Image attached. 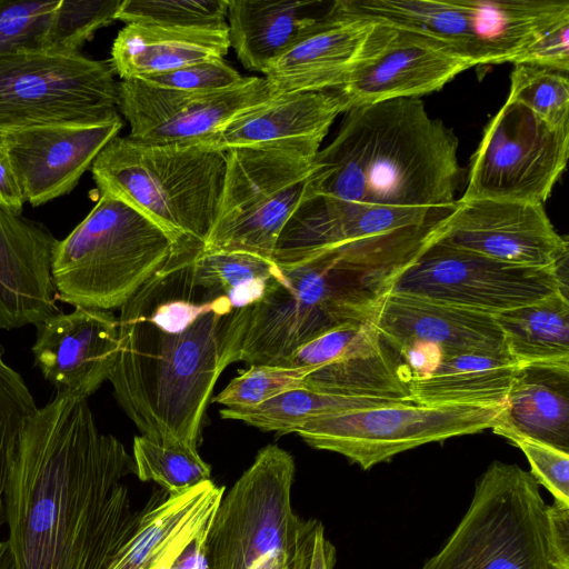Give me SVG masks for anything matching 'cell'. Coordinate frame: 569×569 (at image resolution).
<instances>
[{
    "label": "cell",
    "instance_id": "9a60e30c",
    "mask_svg": "<svg viewBox=\"0 0 569 569\" xmlns=\"http://www.w3.org/2000/svg\"><path fill=\"white\" fill-rule=\"evenodd\" d=\"M395 33L391 26L332 1L317 29L269 68L270 93L338 89L376 61Z\"/></svg>",
    "mask_w": 569,
    "mask_h": 569
},
{
    "label": "cell",
    "instance_id": "c3c4849f",
    "mask_svg": "<svg viewBox=\"0 0 569 569\" xmlns=\"http://www.w3.org/2000/svg\"><path fill=\"white\" fill-rule=\"evenodd\" d=\"M290 560L283 558H273L268 560L259 569H289Z\"/></svg>",
    "mask_w": 569,
    "mask_h": 569
},
{
    "label": "cell",
    "instance_id": "4fadbf2b",
    "mask_svg": "<svg viewBox=\"0 0 569 569\" xmlns=\"http://www.w3.org/2000/svg\"><path fill=\"white\" fill-rule=\"evenodd\" d=\"M567 262L526 267L433 240L389 289L495 316L557 292L568 295Z\"/></svg>",
    "mask_w": 569,
    "mask_h": 569
},
{
    "label": "cell",
    "instance_id": "f1b7e54d",
    "mask_svg": "<svg viewBox=\"0 0 569 569\" xmlns=\"http://www.w3.org/2000/svg\"><path fill=\"white\" fill-rule=\"evenodd\" d=\"M351 12L425 34L473 61L491 64L480 39L475 0H339Z\"/></svg>",
    "mask_w": 569,
    "mask_h": 569
},
{
    "label": "cell",
    "instance_id": "74e56055",
    "mask_svg": "<svg viewBox=\"0 0 569 569\" xmlns=\"http://www.w3.org/2000/svg\"><path fill=\"white\" fill-rule=\"evenodd\" d=\"M310 368L254 365L234 377L213 401L228 409L253 408L286 391L305 386Z\"/></svg>",
    "mask_w": 569,
    "mask_h": 569
},
{
    "label": "cell",
    "instance_id": "484cf974",
    "mask_svg": "<svg viewBox=\"0 0 569 569\" xmlns=\"http://www.w3.org/2000/svg\"><path fill=\"white\" fill-rule=\"evenodd\" d=\"M332 2L229 0L230 47L248 70L267 73L284 53L311 34Z\"/></svg>",
    "mask_w": 569,
    "mask_h": 569
},
{
    "label": "cell",
    "instance_id": "6da1fadb",
    "mask_svg": "<svg viewBox=\"0 0 569 569\" xmlns=\"http://www.w3.org/2000/svg\"><path fill=\"white\" fill-rule=\"evenodd\" d=\"M132 457L88 399L57 392L29 418L4 493L17 569H107L140 519L122 479Z\"/></svg>",
    "mask_w": 569,
    "mask_h": 569
},
{
    "label": "cell",
    "instance_id": "3957f363",
    "mask_svg": "<svg viewBox=\"0 0 569 569\" xmlns=\"http://www.w3.org/2000/svg\"><path fill=\"white\" fill-rule=\"evenodd\" d=\"M458 138L419 98L345 112L313 159L306 196L446 218L457 206Z\"/></svg>",
    "mask_w": 569,
    "mask_h": 569
},
{
    "label": "cell",
    "instance_id": "44dd1931",
    "mask_svg": "<svg viewBox=\"0 0 569 569\" xmlns=\"http://www.w3.org/2000/svg\"><path fill=\"white\" fill-rule=\"evenodd\" d=\"M58 241L42 223L0 207V331L61 312L51 277Z\"/></svg>",
    "mask_w": 569,
    "mask_h": 569
},
{
    "label": "cell",
    "instance_id": "7bdbcfd3",
    "mask_svg": "<svg viewBox=\"0 0 569 569\" xmlns=\"http://www.w3.org/2000/svg\"><path fill=\"white\" fill-rule=\"evenodd\" d=\"M547 512L551 569H569V506L553 500Z\"/></svg>",
    "mask_w": 569,
    "mask_h": 569
},
{
    "label": "cell",
    "instance_id": "603a6c76",
    "mask_svg": "<svg viewBox=\"0 0 569 569\" xmlns=\"http://www.w3.org/2000/svg\"><path fill=\"white\" fill-rule=\"evenodd\" d=\"M346 103L338 89L273 96L228 121L208 144L276 147L315 158L329 128Z\"/></svg>",
    "mask_w": 569,
    "mask_h": 569
},
{
    "label": "cell",
    "instance_id": "d590c367",
    "mask_svg": "<svg viewBox=\"0 0 569 569\" xmlns=\"http://www.w3.org/2000/svg\"><path fill=\"white\" fill-rule=\"evenodd\" d=\"M229 0H123L117 20L179 29H227Z\"/></svg>",
    "mask_w": 569,
    "mask_h": 569
},
{
    "label": "cell",
    "instance_id": "f546056e",
    "mask_svg": "<svg viewBox=\"0 0 569 569\" xmlns=\"http://www.w3.org/2000/svg\"><path fill=\"white\" fill-rule=\"evenodd\" d=\"M520 365L510 356H446L428 376L410 382V397L425 405H506Z\"/></svg>",
    "mask_w": 569,
    "mask_h": 569
},
{
    "label": "cell",
    "instance_id": "cb8c5ba5",
    "mask_svg": "<svg viewBox=\"0 0 569 569\" xmlns=\"http://www.w3.org/2000/svg\"><path fill=\"white\" fill-rule=\"evenodd\" d=\"M224 490L210 479L180 493L157 492L107 569H171L208 531Z\"/></svg>",
    "mask_w": 569,
    "mask_h": 569
},
{
    "label": "cell",
    "instance_id": "d6986e66",
    "mask_svg": "<svg viewBox=\"0 0 569 569\" xmlns=\"http://www.w3.org/2000/svg\"><path fill=\"white\" fill-rule=\"evenodd\" d=\"M36 328L34 365L57 392L88 399L109 380L119 349V322L112 311L74 307Z\"/></svg>",
    "mask_w": 569,
    "mask_h": 569
},
{
    "label": "cell",
    "instance_id": "8d00e7d4",
    "mask_svg": "<svg viewBox=\"0 0 569 569\" xmlns=\"http://www.w3.org/2000/svg\"><path fill=\"white\" fill-rule=\"evenodd\" d=\"M3 355L0 343V528L6 523L4 493L20 436L38 409L23 378Z\"/></svg>",
    "mask_w": 569,
    "mask_h": 569
},
{
    "label": "cell",
    "instance_id": "ab89813d",
    "mask_svg": "<svg viewBox=\"0 0 569 569\" xmlns=\"http://www.w3.org/2000/svg\"><path fill=\"white\" fill-rule=\"evenodd\" d=\"M242 77L223 59H208L140 80L150 84L190 92H214L234 87ZM138 80V79H137Z\"/></svg>",
    "mask_w": 569,
    "mask_h": 569
},
{
    "label": "cell",
    "instance_id": "f35d334b",
    "mask_svg": "<svg viewBox=\"0 0 569 569\" xmlns=\"http://www.w3.org/2000/svg\"><path fill=\"white\" fill-rule=\"evenodd\" d=\"M518 447L530 465V473L553 497L555 501L569 506V452L545 442L517 436H503Z\"/></svg>",
    "mask_w": 569,
    "mask_h": 569
},
{
    "label": "cell",
    "instance_id": "ac0fdd59",
    "mask_svg": "<svg viewBox=\"0 0 569 569\" xmlns=\"http://www.w3.org/2000/svg\"><path fill=\"white\" fill-rule=\"evenodd\" d=\"M337 325L325 310L298 295L281 274L269 283L258 302L229 315L222 335L221 367L224 370L239 361L287 367L299 347Z\"/></svg>",
    "mask_w": 569,
    "mask_h": 569
},
{
    "label": "cell",
    "instance_id": "f6af8a7d",
    "mask_svg": "<svg viewBox=\"0 0 569 569\" xmlns=\"http://www.w3.org/2000/svg\"><path fill=\"white\" fill-rule=\"evenodd\" d=\"M24 203L9 156L0 142V207L21 214Z\"/></svg>",
    "mask_w": 569,
    "mask_h": 569
},
{
    "label": "cell",
    "instance_id": "e575fe53",
    "mask_svg": "<svg viewBox=\"0 0 569 569\" xmlns=\"http://www.w3.org/2000/svg\"><path fill=\"white\" fill-rule=\"evenodd\" d=\"M507 101L519 103L552 128H569L568 72L516 63L510 73Z\"/></svg>",
    "mask_w": 569,
    "mask_h": 569
},
{
    "label": "cell",
    "instance_id": "83f0119b",
    "mask_svg": "<svg viewBox=\"0 0 569 569\" xmlns=\"http://www.w3.org/2000/svg\"><path fill=\"white\" fill-rule=\"evenodd\" d=\"M493 432L517 435L569 452V363L520 365Z\"/></svg>",
    "mask_w": 569,
    "mask_h": 569
},
{
    "label": "cell",
    "instance_id": "836d02e7",
    "mask_svg": "<svg viewBox=\"0 0 569 569\" xmlns=\"http://www.w3.org/2000/svg\"><path fill=\"white\" fill-rule=\"evenodd\" d=\"M133 472L153 481L167 493L183 492L211 479V467L197 448L183 442H160L142 435L133 438Z\"/></svg>",
    "mask_w": 569,
    "mask_h": 569
},
{
    "label": "cell",
    "instance_id": "5bb4252c",
    "mask_svg": "<svg viewBox=\"0 0 569 569\" xmlns=\"http://www.w3.org/2000/svg\"><path fill=\"white\" fill-rule=\"evenodd\" d=\"M264 78L244 77L214 92L160 88L142 80L118 82V111L131 140L153 146L208 144L228 121L271 98Z\"/></svg>",
    "mask_w": 569,
    "mask_h": 569
},
{
    "label": "cell",
    "instance_id": "7402d4cb",
    "mask_svg": "<svg viewBox=\"0 0 569 569\" xmlns=\"http://www.w3.org/2000/svg\"><path fill=\"white\" fill-rule=\"evenodd\" d=\"M476 63L425 34L396 29L380 57L338 88L346 111L438 91Z\"/></svg>",
    "mask_w": 569,
    "mask_h": 569
},
{
    "label": "cell",
    "instance_id": "4316f807",
    "mask_svg": "<svg viewBox=\"0 0 569 569\" xmlns=\"http://www.w3.org/2000/svg\"><path fill=\"white\" fill-rule=\"evenodd\" d=\"M230 48L227 29H179L127 23L113 41L110 64L121 80L166 73L208 59H223Z\"/></svg>",
    "mask_w": 569,
    "mask_h": 569
},
{
    "label": "cell",
    "instance_id": "bcb514c9",
    "mask_svg": "<svg viewBox=\"0 0 569 569\" xmlns=\"http://www.w3.org/2000/svg\"><path fill=\"white\" fill-rule=\"evenodd\" d=\"M207 532L194 540L182 552V555L174 561L171 569H207L204 551Z\"/></svg>",
    "mask_w": 569,
    "mask_h": 569
},
{
    "label": "cell",
    "instance_id": "5b68a950",
    "mask_svg": "<svg viewBox=\"0 0 569 569\" xmlns=\"http://www.w3.org/2000/svg\"><path fill=\"white\" fill-rule=\"evenodd\" d=\"M443 219L305 196L278 239L273 260L287 267L328 254L381 293L435 240Z\"/></svg>",
    "mask_w": 569,
    "mask_h": 569
},
{
    "label": "cell",
    "instance_id": "2e32d148",
    "mask_svg": "<svg viewBox=\"0 0 569 569\" xmlns=\"http://www.w3.org/2000/svg\"><path fill=\"white\" fill-rule=\"evenodd\" d=\"M435 241L526 267L556 268L568 259V241L536 203L458 199Z\"/></svg>",
    "mask_w": 569,
    "mask_h": 569
},
{
    "label": "cell",
    "instance_id": "b9f144b4",
    "mask_svg": "<svg viewBox=\"0 0 569 569\" xmlns=\"http://www.w3.org/2000/svg\"><path fill=\"white\" fill-rule=\"evenodd\" d=\"M561 71H569V19L563 20L522 50L513 60Z\"/></svg>",
    "mask_w": 569,
    "mask_h": 569
},
{
    "label": "cell",
    "instance_id": "d4e9b609",
    "mask_svg": "<svg viewBox=\"0 0 569 569\" xmlns=\"http://www.w3.org/2000/svg\"><path fill=\"white\" fill-rule=\"evenodd\" d=\"M123 0H0V54L18 50L80 52L117 20Z\"/></svg>",
    "mask_w": 569,
    "mask_h": 569
},
{
    "label": "cell",
    "instance_id": "1f68e13d",
    "mask_svg": "<svg viewBox=\"0 0 569 569\" xmlns=\"http://www.w3.org/2000/svg\"><path fill=\"white\" fill-rule=\"evenodd\" d=\"M401 402L392 399L348 398L311 390L306 387L286 391L253 408H222L224 419L240 420L262 431L290 433L310 419L348 411L390 406Z\"/></svg>",
    "mask_w": 569,
    "mask_h": 569
},
{
    "label": "cell",
    "instance_id": "7c38bea8",
    "mask_svg": "<svg viewBox=\"0 0 569 569\" xmlns=\"http://www.w3.org/2000/svg\"><path fill=\"white\" fill-rule=\"evenodd\" d=\"M568 156L569 128H552L526 107L506 100L485 128L459 200L543 204Z\"/></svg>",
    "mask_w": 569,
    "mask_h": 569
},
{
    "label": "cell",
    "instance_id": "ffe728a7",
    "mask_svg": "<svg viewBox=\"0 0 569 569\" xmlns=\"http://www.w3.org/2000/svg\"><path fill=\"white\" fill-rule=\"evenodd\" d=\"M366 320L398 350L409 342L439 347L446 356H509L495 316L387 289L370 305Z\"/></svg>",
    "mask_w": 569,
    "mask_h": 569
},
{
    "label": "cell",
    "instance_id": "e0dca14e",
    "mask_svg": "<svg viewBox=\"0 0 569 569\" xmlns=\"http://www.w3.org/2000/svg\"><path fill=\"white\" fill-rule=\"evenodd\" d=\"M122 126L119 117L101 122L39 123L2 132L0 142L24 201L39 207L70 193Z\"/></svg>",
    "mask_w": 569,
    "mask_h": 569
},
{
    "label": "cell",
    "instance_id": "ba28073f",
    "mask_svg": "<svg viewBox=\"0 0 569 569\" xmlns=\"http://www.w3.org/2000/svg\"><path fill=\"white\" fill-rule=\"evenodd\" d=\"M293 457L277 445L260 449L223 492L206 537L207 569H259L290 560L301 520L292 509Z\"/></svg>",
    "mask_w": 569,
    "mask_h": 569
},
{
    "label": "cell",
    "instance_id": "d6a6232c",
    "mask_svg": "<svg viewBox=\"0 0 569 569\" xmlns=\"http://www.w3.org/2000/svg\"><path fill=\"white\" fill-rule=\"evenodd\" d=\"M281 274L273 260L243 251H201L193 264L194 282L226 296L233 310L258 302Z\"/></svg>",
    "mask_w": 569,
    "mask_h": 569
},
{
    "label": "cell",
    "instance_id": "7dc6e473",
    "mask_svg": "<svg viewBox=\"0 0 569 569\" xmlns=\"http://www.w3.org/2000/svg\"><path fill=\"white\" fill-rule=\"evenodd\" d=\"M0 569H17L14 556L8 541H0Z\"/></svg>",
    "mask_w": 569,
    "mask_h": 569
},
{
    "label": "cell",
    "instance_id": "8992f818",
    "mask_svg": "<svg viewBox=\"0 0 569 569\" xmlns=\"http://www.w3.org/2000/svg\"><path fill=\"white\" fill-rule=\"evenodd\" d=\"M176 243L126 202L99 199L51 261L57 298L74 307L120 309L167 261Z\"/></svg>",
    "mask_w": 569,
    "mask_h": 569
},
{
    "label": "cell",
    "instance_id": "30bf717a",
    "mask_svg": "<svg viewBox=\"0 0 569 569\" xmlns=\"http://www.w3.org/2000/svg\"><path fill=\"white\" fill-rule=\"evenodd\" d=\"M119 117L118 82L110 62L81 52L0 54V134L39 123Z\"/></svg>",
    "mask_w": 569,
    "mask_h": 569
},
{
    "label": "cell",
    "instance_id": "8fae6325",
    "mask_svg": "<svg viewBox=\"0 0 569 569\" xmlns=\"http://www.w3.org/2000/svg\"><path fill=\"white\" fill-rule=\"evenodd\" d=\"M506 405L401 402L308 420L293 432L368 470L407 450L500 425Z\"/></svg>",
    "mask_w": 569,
    "mask_h": 569
},
{
    "label": "cell",
    "instance_id": "277c9868",
    "mask_svg": "<svg viewBox=\"0 0 569 569\" xmlns=\"http://www.w3.org/2000/svg\"><path fill=\"white\" fill-rule=\"evenodd\" d=\"M226 163L227 151L210 144L153 146L117 136L98 154L91 172L99 194L141 212L176 247L203 250Z\"/></svg>",
    "mask_w": 569,
    "mask_h": 569
},
{
    "label": "cell",
    "instance_id": "ee69618b",
    "mask_svg": "<svg viewBox=\"0 0 569 569\" xmlns=\"http://www.w3.org/2000/svg\"><path fill=\"white\" fill-rule=\"evenodd\" d=\"M412 379L430 375L441 362L443 353L435 345L409 342L399 349Z\"/></svg>",
    "mask_w": 569,
    "mask_h": 569
},
{
    "label": "cell",
    "instance_id": "4dcf8cb0",
    "mask_svg": "<svg viewBox=\"0 0 569 569\" xmlns=\"http://www.w3.org/2000/svg\"><path fill=\"white\" fill-rule=\"evenodd\" d=\"M509 356L519 365L569 363L568 295L557 292L539 301L495 315Z\"/></svg>",
    "mask_w": 569,
    "mask_h": 569
},
{
    "label": "cell",
    "instance_id": "9c48e42d",
    "mask_svg": "<svg viewBox=\"0 0 569 569\" xmlns=\"http://www.w3.org/2000/svg\"><path fill=\"white\" fill-rule=\"evenodd\" d=\"M226 151L221 196L202 251L273 260L278 239L306 196L315 158L276 147Z\"/></svg>",
    "mask_w": 569,
    "mask_h": 569
},
{
    "label": "cell",
    "instance_id": "60d3db41",
    "mask_svg": "<svg viewBox=\"0 0 569 569\" xmlns=\"http://www.w3.org/2000/svg\"><path fill=\"white\" fill-rule=\"evenodd\" d=\"M337 551L318 519L301 520L289 569H333Z\"/></svg>",
    "mask_w": 569,
    "mask_h": 569
},
{
    "label": "cell",
    "instance_id": "7a4b0ae2",
    "mask_svg": "<svg viewBox=\"0 0 569 569\" xmlns=\"http://www.w3.org/2000/svg\"><path fill=\"white\" fill-rule=\"evenodd\" d=\"M202 249L174 247L120 308L119 349L109 378L119 406L142 436L197 448L232 307L193 279Z\"/></svg>",
    "mask_w": 569,
    "mask_h": 569
},
{
    "label": "cell",
    "instance_id": "52a82bcc",
    "mask_svg": "<svg viewBox=\"0 0 569 569\" xmlns=\"http://www.w3.org/2000/svg\"><path fill=\"white\" fill-rule=\"evenodd\" d=\"M547 508L529 471L496 460L456 529L418 569H551Z\"/></svg>",
    "mask_w": 569,
    "mask_h": 569
}]
</instances>
